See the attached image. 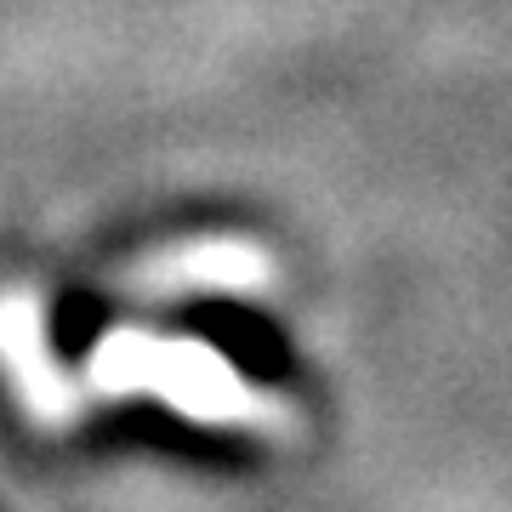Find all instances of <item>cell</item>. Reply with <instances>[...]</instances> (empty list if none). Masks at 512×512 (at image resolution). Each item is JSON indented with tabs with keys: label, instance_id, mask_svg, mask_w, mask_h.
I'll use <instances>...</instances> for the list:
<instances>
[{
	"label": "cell",
	"instance_id": "1",
	"mask_svg": "<svg viewBox=\"0 0 512 512\" xmlns=\"http://www.w3.org/2000/svg\"><path fill=\"white\" fill-rule=\"evenodd\" d=\"M86 387L103 399H160L205 427H279L285 421V399L245 382L234 359L200 336H154V330L120 325L92 348Z\"/></svg>",
	"mask_w": 512,
	"mask_h": 512
},
{
	"label": "cell",
	"instance_id": "2",
	"mask_svg": "<svg viewBox=\"0 0 512 512\" xmlns=\"http://www.w3.org/2000/svg\"><path fill=\"white\" fill-rule=\"evenodd\" d=\"M0 365L18 387L29 421L63 427V421L80 416V387H74V376L63 370V359L52 348V325H46L40 296L29 291L0 296Z\"/></svg>",
	"mask_w": 512,
	"mask_h": 512
},
{
	"label": "cell",
	"instance_id": "3",
	"mask_svg": "<svg viewBox=\"0 0 512 512\" xmlns=\"http://www.w3.org/2000/svg\"><path fill=\"white\" fill-rule=\"evenodd\" d=\"M268 279H274V256L251 245V239H188V245H171V251L131 268V285H143V291L251 296Z\"/></svg>",
	"mask_w": 512,
	"mask_h": 512
}]
</instances>
